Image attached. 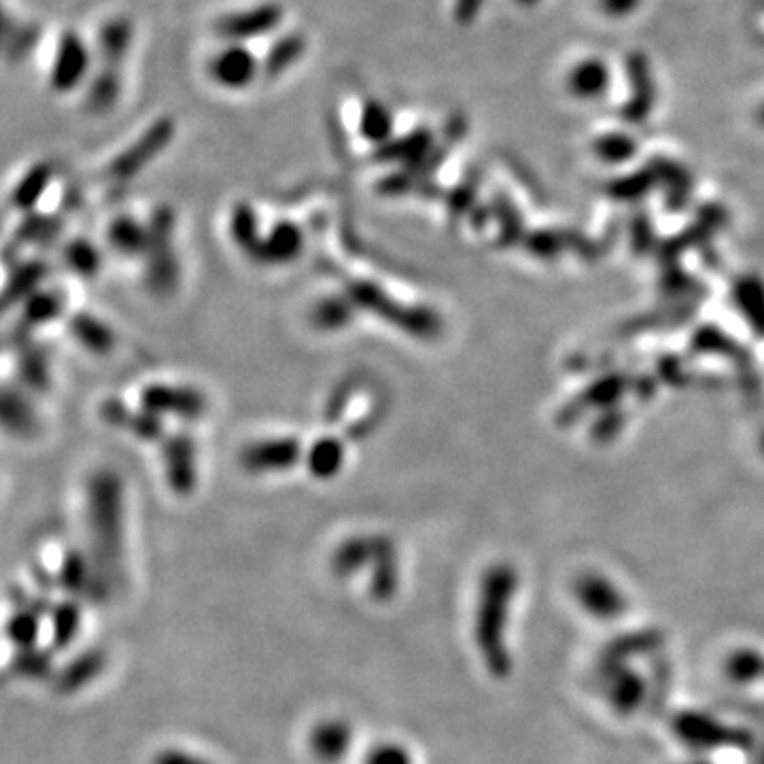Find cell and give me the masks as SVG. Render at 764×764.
Here are the masks:
<instances>
[{
    "instance_id": "6da1fadb",
    "label": "cell",
    "mask_w": 764,
    "mask_h": 764,
    "mask_svg": "<svg viewBox=\"0 0 764 764\" xmlns=\"http://www.w3.org/2000/svg\"><path fill=\"white\" fill-rule=\"evenodd\" d=\"M86 523L98 578L113 588L124 563V480L113 469H98L88 480Z\"/></svg>"
},
{
    "instance_id": "7a4b0ae2",
    "label": "cell",
    "mask_w": 764,
    "mask_h": 764,
    "mask_svg": "<svg viewBox=\"0 0 764 764\" xmlns=\"http://www.w3.org/2000/svg\"><path fill=\"white\" fill-rule=\"evenodd\" d=\"M516 594V574L505 567H491L483 583L474 614V646L487 674L503 679L512 674L514 656L510 648V618Z\"/></svg>"
},
{
    "instance_id": "3957f363",
    "label": "cell",
    "mask_w": 764,
    "mask_h": 764,
    "mask_svg": "<svg viewBox=\"0 0 764 764\" xmlns=\"http://www.w3.org/2000/svg\"><path fill=\"white\" fill-rule=\"evenodd\" d=\"M345 291L360 311L378 316L387 325H393L414 338H434L440 331V318L434 311L425 306H410L396 300L374 280L353 278L347 283Z\"/></svg>"
},
{
    "instance_id": "277c9868",
    "label": "cell",
    "mask_w": 764,
    "mask_h": 764,
    "mask_svg": "<svg viewBox=\"0 0 764 764\" xmlns=\"http://www.w3.org/2000/svg\"><path fill=\"white\" fill-rule=\"evenodd\" d=\"M175 211L171 206H158L149 220V249L145 260L147 289L160 298L175 293L179 287L180 266L173 247Z\"/></svg>"
},
{
    "instance_id": "5b68a950",
    "label": "cell",
    "mask_w": 764,
    "mask_h": 764,
    "mask_svg": "<svg viewBox=\"0 0 764 764\" xmlns=\"http://www.w3.org/2000/svg\"><path fill=\"white\" fill-rule=\"evenodd\" d=\"M175 138V120L160 117L155 120L142 135L136 138L130 147H126L109 166L107 179L124 180L135 179L147 164H151Z\"/></svg>"
},
{
    "instance_id": "8992f818",
    "label": "cell",
    "mask_w": 764,
    "mask_h": 764,
    "mask_svg": "<svg viewBox=\"0 0 764 764\" xmlns=\"http://www.w3.org/2000/svg\"><path fill=\"white\" fill-rule=\"evenodd\" d=\"M285 20V9L278 2H262L240 11H231L215 22L217 37L227 43H247L251 39L276 33Z\"/></svg>"
},
{
    "instance_id": "52a82bcc",
    "label": "cell",
    "mask_w": 764,
    "mask_h": 764,
    "mask_svg": "<svg viewBox=\"0 0 764 764\" xmlns=\"http://www.w3.org/2000/svg\"><path fill=\"white\" fill-rule=\"evenodd\" d=\"M91 53L88 43L75 33L66 30L58 47L49 71V86L58 93H71L82 88L90 75Z\"/></svg>"
},
{
    "instance_id": "ba28073f",
    "label": "cell",
    "mask_w": 764,
    "mask_h": 764,
    "mask_svg": "<svg viewBox=\"0 0 764 764\" xmlns=\"http://www.w3.org/2000/svg\"><path fill=\"white\" fill-rule=\"evenodd\" d=\"M206 398L196 387L171 385V383H149L140 391V408L155 412L160 416L177 418H200L206 412Z\"/></svg>"
},
{
    "instance_id": "9c48e42d",
    "label": "cell",
    "mask_w": 764,
    "mask_h": 764,
    "mask_svg": "<svg viewBox=\"0 0 764 764\" xmlns=\"http://www.w3.org/2000/svg\"><path fill=\"white\" fill-rule=\"evenodd\" d=\"M209 75L224 90H247L262 75V60L247 43H227L211 58Z\"/></svg>"
},
{
    "instance_id": "30bf717a",
    "label": "cell",
    "mask_w": 764,
    "mask_h": 764,
    "mask_svg": "<svg viewBox=\"0 0 764 764\" xmlns=\"http://www.w3.org/2000/svg\"><path fill=\"white\" fill-rule=\"evenodd\" d=\"M304 456V449L298 438H268L247 444L238 454V463L249 474H274L293 469Z\"/></svg>"
},
{
    "instance_id": "8fae6325",
    "label": "cell",
    "mask_w": 764,
    "mask_h": 764,
    "mask_svg": "<svg viewBox=\"0 0 764 764\" xmlns=\"http://www.w3.org/2000/svg\"><path fill=\"white\" fill-rule=\"evenodd\" d=\"M162 465L168 489L179 497H189L198 485L196 442L189 434H173L162 442Z\"/></svg>"
},
{
    "instance_id": "7c38bea8",
    "label": "cell",
    "mask_w": 764,
    "mask_h": 764,
    "mask_svg": "<svg viewBox=\"0 0 764 764\" xmlns=\"http://www.w3.org/2000/svg\"><path fill=\"white\" fill-rule=\"evenodd\" d=\"M574 597L588 618L597 623H614L627 610L625 594L603 576H583L574 586Z\"/></svg>"
},
{
    "instance_id": "4fadbf2b",
    "label": "cell",
    "mask_w": 764,
    "mask_h": 764,
    "mask_svg": "<svg viewBox=\"0 0 764 764\" xmlns=\"http://www.w3.org/2000/svg\"><path fill=\"white\" fill-rule=\"evenodd\" d=\"M391 541L389 536L374 534V536H351L336 546L329 559V569L336 578L347 580L363 569L372 567L378 559L383 548Z\"/></svg>"
},
{
    "instance_id": "5bb4252c",
    "label": "cell",
    "mask_w": 764,
    "mask_h": 764,
    "mask_svg": "<svg viewBox=\"0 0 764 764\" xmlns=\"http://www.w3.org/2000/svg\"><path fill=\"white\" fill-rule=\"evenodd\" d=\"M55 583L68 594H84L91 601H104L111 594V588L98 578L93 563L79 550H68L64 554Z\"/></svg>"
},
{
    "instance_id": "9a60e30c",
    "label": "cell",
    "mask_w": 764,
    "mask_h": 764,
    "mask_svg": "<svg viewBox=\"0 0 764 764\" xmlns=\"http://www.w3.org/2000/svg\"><path fill=\"white\" fill-rule=\"evenodd\" d=\"M353 739L355 730L347 719L329 718L316 724L309 737V746L318 763L336 764L349 756Z\"/></svg>"
},
{
    "instance_id": "2e32d148",
    "label": "cell",
    "mask_w": 764,
    "mask_h": 764,
    "mask_svg": "<svg viewBox=\"0 0 764 764\" xmlns=\"http://www.w3.org/2000/svg\"><path fill=\"white\" fill-rule=\"evenodd\" d=\"M304 251V231L293 222H276L264 236L255 262L268 266H285L296 262Z\"/></svg>"
},
{
    "instance_id": "e0dca14e",
    "label": "cell",
    "mask_w": 764,
    "mask_h": 764,
    "mask_svg": "<svg viewBox=\"0 0 764 764\" xmlns=\"http://www.w3.org/2000/svg\"><path fill=\"white\" fill-rule=\"evenodd\" d=\"M104 669H107V654L98 648H90L73 656L64 667H60L51 677V684L60 694H75L86 686H90Z\"/></svg>"
},
{
    "instance_id": "ac0fdd59",
    "label": "cell",
    "mask_w": 764,
    "mask_h": 764,
    "mask_svg": "<svg viewBox=\"0 0 764 764\" xmlns=\"http://www.w3.org/2000/svg\"><path fill=\"white\" fill-rule=\"evenodd\" d=\"M722 675L728 684L752 688L764 681V652L756 646H737L722 659Z\"/></svg>"
},
{
    "instance_id": "d6986e66",
    "label": "cell",
    "mask_w": 764,
    "mask_h": 764,
    "mask_svg": "<svg viewBox=\"0 0 764 764\" xmlns=\"http://www.w3.org/2000/svg\"><path fill=\"white\" fill-rule=\"evenodd\" d=\"M133 39H135V26L128 17L120 15V17L107 20L96 35V47H98L102 66L122 68V62L126 60L133 47Z\"/></svg>"
},
{
    "instance_id": "ffe728a7",
    "label": "cell",
    "mask_w": 764,
    "mask_h": 764,
    "mask_svg": "<svg viewBox=\"0 0 764 764\" xmlns=\"http://www.w3.org/2000/svg\"><path fill=\"white\" fill-rule=\"evenodd\" d=\"M400 559L393 540L389 541L370 567V597L376 603H389L400 590Z\"/></svg>"
},
{
    "instance_id": "44dd1931",
    "label": "cell",
    "mask_w": 764,
    "mask_h": 764,
    "mask_svg": "<svg viewBox=\"0 0 764 764\" xmlns=\"http://www.w3.org/2000/svg\"><path fill=\"white\" fill-rule=\"evenodd\" d=\"M358 311L360 309L345 291V296L336 293V296L318 298L309 313V321L318 331H340L355 321Z\"/></svg>"
},
{
    "instance_id": "7402d4cb",
    "label": "cell",
    "mask_w": 764,
    "mask_h": 764,
    "mask_svg": "<svg viewBox=\"0 0 764 764\" xmlns=\"http://www.w3.org/2000/svg\"><path fill=\"white\" fill-rule=\"evenodd\" d=\"M431 149V133L427 128H418L412 130L410 135L402 138H391L389 142L376 147V162L380 164H391V162H400V164H416L421 162Z\"/></svg>"
},
{
    "instance_id": "603a6c76",
    "label": "cell",
    "mask_w": 764,
    "mask_h": 764,
    "mask_svg": "<svg viewBox=\"0 0 764 764\" xmlns=\"http://www.w3.org/2000/svg\"><path fill=\"white\" fill-rule=\"evenodd\" d=\"M347 449L345 442L336 436H323L313 442V447L306 450L304 461L311 472V476L316 480H331L340 474L345 467Z\"/></svg>"
},
{
    "instance_id": "cb8c5ba5",
    "label": "cell",
    "mask_w": 764,
    "mask_h": 764,
    "mask_svg": "<svg viewBox=\"0 0 764 764\" xmlns=\"http://www.w3.org/2000/svg\"><path fill=\"white\" fill-rule=\"evenodd\" d=\"M306 37L302 33H287L280 35L274 43H272L268 53L262 60V75L266 79H278L280 75H285L296 62L302 60V55L306 53Z\"/></svg>"
},
{
    "instance_id": "d4e9b609",
    "label": "cell",
    "mask_w": 764,
    "mask_h": 764,
    "mask_svg": "<svg viewBox=\"0 0 764 764\" xmlns=\"http://www.w3.org/2000/svg\"><path fill=\"white\" fill-rule=\"evenodd\" d=\"M107 240L111 249L124 258H145L149 249V227L130 215L117 217L109 225Z\"/></svg>"
},
{
    "instance_id": "484cf974",
    "label": "cell",
    "mask_w": 764,
    "mask_h": 764,
    "mask_svg": "<svg viewBox=\"0 0 764 764\" xmlns=\"http://www.w3.org/2000/svg\"><path fill=\"white\" fill-rule=\"evenodd\" d=\"M68 329L73 334V338L93 355H107L115 349V334L113 329L90 315V313H77L71 316L68 321Z\"/></svg>"
},
{
    "instance_id": "4316f807",
    "label": "cell",
    "mask_w": 764,
    "mask_h": 764,
    "mask_svg": "<svg viewBox=\"0 0 764 764\" xmlns=\"http://www.w3.org/2000/svg\"><path fill=\"white\" fill-rule=\"evenodd\" d=\"M229 236L238 249H242L251 260L258 258L264 236H260V224L253 206L249 202H236L229 215Z\"/></svg>"
},
{
    "instance_id": "83f0119b",
    "label": "cell",
    "mask_w": 764,
    "mask_h": 764,
    "mask_svg": "<svg viewBox=\"0 0 764 764\" xmlns=\"http://www.w3.org/2000/svg\"><path fill=\"white\" fill-rule=\"evenodd\" d=\"M64 313V296L55 289H39L24 302L20 316V331H33L51 323Z\"/></svg>"
},
{
    "instance_id": "f1b7e54d",
    "label": "cell",
    "mask_w": 764,
    "mask_h": 764,
    "mask_svg": "<svg viewBox=\"0 0 764 764\" xmlns=\"http://www.w3.org/2000/svg\"><path fill=\"white\" fill-rule=\"evenodd\" d=\"M358 130L365 142L376 147L389 142L393 138V115L389 107L376 98H367L361 107Z\"/></svg>"
},
{
    "instance_id": "f546056e",
    "label": "cell",
    "mask_w": 764,
    "mask_h": 764,
    "mask_svg": "<svg viewBox=\"0 0 764 764\" xmlns=\"http://www.w3.org/2000/svg\"><path fill=\"white\" fill-rule=\"evenodd\" d=\"M51 621V650H66L82 630V608L75 599L53 603Z\"/></svg>"
},
{
    "instance_id": "4dcf8cb0",
    "label": "cell",
    "mask_w": 764,
    "mask_h": 764,
    "mask_svg": "<svg viewBox=\"0 0 764 764\" xmlns=\"http://www.w3.org/2000/svg\"><path fill=\"white\" fill-rule=\"evenodd\" d=\"M51 179H53V168L49 164H43V162L35 164L13 187L11 206L15 211L30 213L39 204V200L43 198Z\"/></svg>"
},
{
    "instance_id": "1f68e13d",
    "label": "cell",
    "mask_w": 764,
    "mask_h": 764,
    "mask_svg": "<svg viewBox=\"0 0 764 764\" xmlns=\"http://www.w3.org/2000/svg\"><path fill=\"white\" fill-rule=\"evenodd\" d=\"M47 276V264L41 262V260H35V262H28V264H22L20 268H15V272L11 274L7 287H4V293H2V304L7 309H11L13 304L17 302H26L30 296H35L41 287V283L46 280Z\"/></svg>"
},
{
    "instance_id": "d6a6232c",
    "label": "cell",
    "mask_w": 764,
    "mask_h": 764,
    "mask_svg": "<svg viewBox=\"0 0 764 764\" xmlns=\"http://www.w3.org/2000/svg\"><path fill=\"white\" fill-rule=\"evenodd\" d=\"M122 68H111V66H102L98 71V75L91 79L90 88H88V109L91 113H107L111 111L120 96H122Z\"/></svg>"
},
{
    "instance_id": "836d02e7",
    "label": "cell",
    "mask_w": 764,
    "mask_h": 764,
    "mask_svg": "<svg viewBox=\"0 0 764 764\" xmlns=\"http://www.w3.org/2000/svg\"><path fill=\"white\" fill-rule=\"evenodd\" d=\"M2 423L15 436H30L37 429V414L33 405L11 387L2 393Z\"/></svg>"
},
{
    "instance_id": "e575fe53",
    "label": "cell",
    "mask_w": 764,
    "mask_h": 764,
    "mask_svg": "<svg viewBox=\"0 0 764 764\" xmlns=\"http://www.w3.org/2000/svg\"><path fill=\"white\" fill-rule=\"evenodd\" d=\"M64 264L82 278H93L102 268V255L88 238H75L64 247Z\"/></svg>"
},
{
    "instance_id": "d590c367",
    "label": "cell",
    "mask_w": 764,
    "mask_h": 764,
    "mask_svg": "<svg viewBox=\"0 0 764 764\" xmlns=\"http://www.w3.org/2000/svg\"><path fill=\"white\" fill-rule=\"evenodd\" d=\"M41 621H43V614H39L37 610L17 608L7 623V637L17 650L33 648L41 637Z\"/></svg>"
},
{
    "instance_id": "8d00e7d4",
    "label": "cell",
    "mask_w": 764,
    "mask_h": 764,
    "mask_svg": "<svg viewBox=\"0 0 764 764\" xmlns=\"http://www.w3.org/2000/svg\"><path fill=\"white\" fill-rule=\"evenodd\" d=\"M11 667H13V674L26 679H51L55 674L53 650H47L41 646L22 648L17 650Z\"/></svg>"
},
{
    "instance_id": "74e56055",
    "label": "cell",
    "mask_w": 764,
    "mask_h": 764,
    "mask_svg": "<svg viewBox=\"0 0 764 764\" xmlns=\"http://www.w3.org/2000/svg\"><path fill=\"white\" fill-rule=\"evenodd\" d=\"M20 376L30 389H46L49 383V361L46 351L37 345H26L20 355Z\"/></svg>"
},
{
    "instance_id": "f35d334b",
    "label": "cell",
    "mask_w": 764,
    "mask_h": 764,
    "mask_svg": "<svg viewBox=\"0 0 764 764\" xmlns=\"http://www.w3.org/2000/svg\"><path fill=\"white\" fill-rule=\"evenodd\" d=\"M60 229H62V222L58 217L28 215L26 222L17 229V238H20V242L43 245V242H51L60 234Z\"/></svg>"
},
{
    "instance_id": "ab89813d",
    "label": "cell",
    "mask_w": 764,
    "mask_h": 764,
    "mask_svg": "<svg viewBox=\"0 0 764 764\" xmlns=\"http://www.w3.org/2000/svg\"><path fill=\"white\" fill-rule=\"evenodd\" d=\"M126 429L142 442H160L164 438V421L160 414L149 412L145 408L130 414Z\"/></svg>"
},
{
    "instance_id": "60d3db41",
    "label": "cell",
    "mask_w": 764,
    "mask_h": 764,
    "mask_svg": "<svg viewBox=\"0 0 764 764\" xmlns=\"http://www.w3.org/2000/svg\"><path fill=\"white\" fill-rule=\"evenodd\" d=\"M363 764H414V759L402 743L383 741L367 750Z\"/></svg>"
},
{
    "instance_id": "b9f144b4",
    "label": "cell",
    "mask_w": 764,
    "mask_h": 764,
    "mask_svg": "<svg viewBox=\"0 0 764 764\" xmlns=\"http://www.w3.org/2000/svg\"><path fill=\"white\" fill-rule=\"evenodd\" d=\"M130 414H133V410L128 405L122 404L120 400H107L104 404L100 405V416L111 427L126 429V423H128Z\"/></svg>"
},
{
    "instance_id": "7bdbcfd3",
    "label": "cell",
    "mask_w": 764,
    "mask_h": 764,
    "mask_svg": "<svg viewBox=\"0 0 764 764\" xmlns=\"http://www.w3.org/2000/svg\"><path fill=\"white\" fill-rule=\"evenodd\" d=\"M153 764H213L198 754H191V752H185V750H177V748H168V750H162L155 754L153 759Z\"/></svg>"
}]
</instances>
